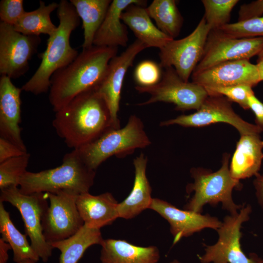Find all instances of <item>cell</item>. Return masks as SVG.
<instances>
[{"instance_id":"6da1fadb","label":"cell","mask_w":263,"mask_h":263,"mask_svg":"<svg viewBox=\"0 0 263 263\" xmlns=\"http://www.w3.org/2000/svg\"><path fill=\"white\" fill-rule=\"evenodd\" d=\"M52 124L73 150L93 141L110 128H116L106 102L95 89L80 94L56 112Z\"/></svg>"},{"instance_id":"7a4b0ae2","label":"cell","mask_w":263,"mask_h":263,"mask_svg":"<svg viewBox=\"0 0 263 263\" xmlns=\"http://www.w3.org/2000/svg\"><path fill=\"white\" fill-rule=\"evenodd\" d=\"M117 50V47L93 45L82 50L70 64L56 71L51 78L49 90L54 111L63 108L80 94L96 89Z\"/></svg>"},{"instance_id":"3957f363","label":"cell","mask_w":263,"mask_h":263,"mask_svg":"<svg viewBox=\"0 0 263 263\" xmlns=\"http://www.w3.org/2000/svg\"><path fill=\"white\" fill-rule=\"evenodd\" d=\"M57 16L59 24L56 30L49 37L45 50L38 55L41 59L40 65L21 87L22 91L35 95L47 93L52 75L70 64L79 54L70 42L72 32L80 24V18L75 8L70 1L61 0L58 3Z\"/></svg>"},{"instance_id":"277c9868","label":"cell","mask_w":263,"mask_h":263,"mask_svg":"<svg viewBox=\"0 0 263 263\" xmlns=\"http://www.w3.org/2000/svg\"><path fill=\"white\" fill-rule=\"evenodd\" d=\"M95 170L89 168L76 150L63 157L61 165L55 168L33 172L26 171L19 181L23 194L54 192L61 190L80 194L89 192L94 184Z\"/></svg>"},{"instance_id":"5b68a950","label":"cell","mask_w":263,"mask_h":263,"mask_svg":"<svg viewBox=\"0 0 263 263\" xmlns=\"http://www.w3.org/2000/svg\"><path fill=\"white\" fill-rule=\"evenodd\" d=\"M220 169L215 172L202 168H192L190 170L192 183L186 187V191L194 194L184 207L185 210L201 213L206 204L216 206L221 203L222 208L230 215L238 213L243 205H237L232 197L234 188H241L240 181L233 178L229 169V155H224Z\"/></svg>"},{"instance_id":"8992f818","label":"cell","mask_w":263,"mask_h":263,"mask_svg":"<svg viewBox=\"0 0 263 263\" xmlns=\"http://www.w3.org/2000/svg\"><path fill=\"white\" fill-rule=\"evenodd\" d=\"M151 144L141 120L131 115L123 128L111 127L97 138L76 150L91 169H96L110 157H124Z\"/></svg>"},{"instance_id":"52a82bcc","label":"cell","mask_w":263,"mask_h":263,"mask_svg":"<svg viewBox=\"0 0 263 263\" xmlns=\"http://www.w3.org/2000/svg\"><path fill=\"white\" fill-rule=\"evenodd\" d=\"M251 212V207L244 204L237 214L224 218L222 225L216 230L219 236L217 242L211 245L205 244L204 254L197 255L201 263H263V260L256 253L246 256L241 247L242 225L249 220Z\"/></svg>"},{"instance_id":"ba28073f","label":"cell","mask_w":263,"mask_h":263,"mask_svg":"<svg viewBox=\"0 0 263 263\" xmlns=\"http://www.w3.org/2000/svg\"><path fill=\"white\" fill-rule=\"evenodd\" d=\"M45 193L23 194L18 187L0 190V202H6L19 211L24 224L25 232L31 245L40 259L47 262L54 248L46 241L42 231V219L49 206Z\"/></svg>"},{"instance_id":"9c48e42d","label":"cell","mask_w":263,"mask_h":263,"mask_svg":"<svg viewBox=\"0 0 263 263\" xmlns=\"http://www.w3.org/2000/svg\"><path fill=\"white\" fill-rule=\"evenodd\" d=\"M140 93H148L150 98L138 106L157 102L171 103L177 110H197L208 94L204 87L193 82L182 79L173 67L164 68L162 77L157 84L150 86H136Z\"/></svg>"},{"instance_id":"30bf717a","label":"cell","mask_w":263,"mask_h":263,"mask_svg":"<svg viewBox=\"0 0 263 263\" xmlns=\"http://www.w3.org/2000/svg\"><path fill=\"white\" fill-rule=\"evenodd\" d=\"M50 206L42 219L43 236L48 243L66 239L84 225L76 205L79 195L71 190L45 192Z\"/></svg>"},{"instance_id":"8fae6325","label":"cell","mask_w":263,"mask_h":263,"mask_svg":"<svg viewBox=\"0 0 263 263\" xmlns=\"http://www.w3.org/2000/svg\"><path fill=\"white\" fill-rule=\"evenodd\" d=\"M210 30L203 17L189 35L180 39H172L160 49V66L173 67L180 78L188 82L201 59Z\"/></svg>"},{"instance_id":"7c38bea8","label":"cell","mask_w":263,"mask_h":263,"mask_svg":"<svg viewBox=\"0 0 263 263\" xmlns=\"http://www.w3.org/2000/svg\"><path fill=\"white\" fill-rule=\"evenodd\" d=\"M193 113L181 115L161 122V126L177 124L185 127H201L223 122L235 127L241 135L258 134L263 130L243 120L233 110L231 102L220 95L208 94L201 107Z\"/></svg>"},{"instance_id":"4fadbf2b","label":"cell","mask_w":263,"mask_h":263,"mask_svg":"<svg viewBox=\"0 0 263 263\" xmlns=\"http://www.w3.org/2000/svg\"><path fill=\"white\" fill-rule=\"evenodd\" d=\"M263 49V37L235 38L219 29L211 30L201 59L193 73L201 72L225 61L249 60Z\"/></svg>"},{"instance_id":"5bb4252c","label":"cell","mask_w":263,"mask_h":263,"mask_svg":"<svg viewBox=\"0 0 263 263\" xmlns=\"http://www.w3.org/2000/svg\"><path fill=\"white\" fill-rule=\"evenodd\" d=\"M41 42L39 36H27L0 22V74L11 78L24 75Z\"/></svg>"},{"instance_id":"9a60e30c","label":"cell","mask_w":263,"mask_h":263,"mask_svg":"<svg viewBox=\"0 0 263 263\" xmlns=\"http://www.w3.org/2000/svg\"><path fill=\"white\" fill-rule=\"evenodd\" d=\"M146 48V46L136 39L119 56L113 58L101 83L95 89L106 102L116 128H120L117 113L124 77L136 56Z\"/></svg>"},{"instance_id":"2e32d148","label":"cell","mask_w":263,"mask_h":263,"mask_svg":"<svg viewBox=\"0 0 263 263\" xmlns=\"http://www.w3.org/2000/svg\"><path fill=\"white\" fill-rule=\"evenodd\" d=\"M192 82L205 88L244 85L252 88L259 83V75L255 64L249 60L223 62L191 75Z\"/></svg>"},{"instance_id":"e0dca14e","label":"cell","mask_w":263,"mask_h":263,"mask_svg":"<svg viewBox=\"0 0 263 263\" xmlns=\"http://www.w3.org/2000/svg\"><path fill=\"white\" fill-rule=\"evenodd\" d=\"M149 209L157 212L169 223L173 237V245L182 238L189 237L204 228L216 230L222 224L217 217L182 210L159 198H152Z\"/></svg>"},{"instance_id":"ac0fdd59","label":"cell","mask_w":263,"mask_h":263,"mask_svg":"<svg viewBox=\"0 0 263 263\" xmlns=\"http://www.w3.org/2000/svg\"><path fill=\"white\" fill-rule=\"evenodd\" d=\"M21 88L17 87L6 75L0 77V137L27 152L21 138Z\"/></svg>"},{"instance_id":"d6986e66","label":"cell","mask_w":263,"mask_h":263,"mask_svg":"<svg viewBox=\"0 0 263 263\" xmlns=\"http://www.w3.org/2000/svg\"><path fill=\"white\" fill-rule=\"evenodd\" d=\"M118 203L110 192L93 195L87 192L78 195L76 199V207L84 225L97 229L111 225L119 218Z\"/></svg>"},{"instance_id":"ffe728a7","label":"cell","mask_w":263,"mask_h":263,"mask_svg":"<svg viewBox=\"0 0 263 263\" xmlns=\"http://www.w3.org/2000/svg\"><path fill=\"white\" fill-rule=\"evenodd\" d=\"M263 140L258 134L241 135L229 166L237 180L257 176L263 159Z\"/></svg>"},{"instance_id":"44dd1931","label":"cell","mask_w":263,"mask_h":263,"mask_svg":"<svg viewBox=\"0 0 263 263\" xmlns=\"http://www.w3.org/2000/svg\"><path fill=\"white\" fill-rule=\"evenodd\" d=\"M145 7L146 1L141 0H112L106 16L96 32L93 45L99 47H126L129 40L126 26L121 20V13L130 5Z\"/></svg>"},{"instance_id":"7402d4cb","label":"cell","mask_w":263,"mask_h":263,"mask_svg":"<svg viewBox=\"0 0 263 263\" xmlns=\"http://www.w3.org/2000/svg\"><path fill=\"white\" fill-rule=\"evenodd\" d=\"M147 163L148 158L143 153L134 159L133 188L128 196L118 203L119 218L131 219L149 208L152 198L151 188L146 175Z\"/></svg>"},{"instance_id":"603a6c76","label":"cell","mask_w":263,"mask_h":263,"mask_svg":"<svg viewBox=\"0 0 263 263\" xmlns=\"http://www.w3.org/2000/svg\"><path fill=\"white\" fill-rule=\"evenodd\" d=\"M100 259L102 263H158L160 252L154 245L140 246L124 240H104Z\"/></svg>"},{"instance_id":"cb8c5ba5","label":"cell","mask_w":263,"mask_h":263,"mask_svg":"<svg viewBox=\"0 0 263 263\" xmlns=\"http://www.w3.org/2000/svg\"><path fill=\"white\" fill-rule=\"evenodd\" d=\"M120 19L132 30L137 39L147 48L160 49L173 39L154 25L144 6L135 4L130 5L121 13Z\"/></svg>"},{"instance_id":"d4e9b609","label":"cell","mask_w":263,"mask_h":263,"mask_svg":"<svg viewBox=\"0 0 263 263\" xmlns=\"http://www.w3.org/2000/svg\"><path fill=\"white\" fill-rule=\"evenodd\" d=\"M104 240L100 229L90 228L84 225L71 237L49 244L60 251L59 263H77L90 246L101 245Z\"/></svg>"},{"instance_id":"484cf974","label":"cell","mask_w":263,"mask_h":263,"mask_svg":"<svg viewBox=\"0 0 263 263\" xmlns=\"http://www.w3.org/2000/svg\"><path fill=\"white\" fill-rule=\"evenodd\" d=\"M0 233L1 238L10 245L15 263H38L40 258L29 244L27 235L16 227L2 202H0Z\"/></svg>"},{"instance_id":"4316f807","label":"cell","mask_w":263,"mask_h":263,"mask_svg":"<svg viewBox=\"0 0 263 263\" xmlns=\"http://www.w3.org/2000/svg\"><path fill=\"white\" fill-rule=\"evenodd\" d=\"M82 21L84 40L82 50L93 46L94 36L101 25L111 0H70Z\"/></svg>"},{"instance_id":"83f0119b","label":"cell","mask_w":263,"mask_h":263,"mask_svg":"<svg viewBox=\"0 0 263 263\" xmlns=\"http://www.w3.org/2000/svg\"><path fill=\"white\" fill-rule=\"evenodd\" d=\"M39 3L37 9L25 12L13 26L17 31L27 36H39L40 34H45L49 37L56 32L57 26L52 22L50 15L57 9L58 3L53 2L46 5L42 0Z\"/></svg>"},{"instance_id":"f1b7e54d","label":"cell","mask_w":263,"mask_h":263,"mask_svg":"<svg viewBox=\"0 0 263 263\" xmlns=\"http://www.w3.org/2000/svg\"><path fill=\"white\" fill-rule=\"evenodd\" d=\"M146 10L161 31L173 39L178 36L183 19L175 0H154Z\"/></svg>"},{"instance_id":"f546056e","label":"cell","mask_w":263,"mask_h":263,"mask_svg":"<svg viewBox=\"0 0 263 263\" xmlns=\"http://www.w3.org/2000/svg\"><path fill=\"white\" fill-rule=\"evenodd\" d=\"M238 0H203L204 17L210 30H216L229 23L232 9Z\"/></svg>"},{"instance_id":"4dcf8cb0","label":"cell","mask_w":263,"mask_h":263,"mask_svg":"<svg viewBox=\"0 0 263 263\" xmlns=\"http://www.w3.org/2000/svg\"><path fill=\"white\" fill-rule=\"evenodd\" d=\"M30 154L26 153L0 163V189L18 187L19 181L27 171Z\"/></svg>"},{"instance_id":"1f68e13d","label":"cell","mask_w":263,"mask_h":263,"mask_svg":"<svg viewBox=\"0 0 263 263\" xmlns=\"http://www.w3.org/2000/svg\"><path fill=\"white\" fill-rule=\"evenodd\" d=\"M218 29L232 38L263 37V17L228 23Z\"/></svg>"},{"instance_id":"d6a6232c","label":"cell","mask_w":263,"mask_h":263,"mask_svg":"<svg viewBox=\"0 0 263 263\" xmlns=\"http://www.w3.org/2000/svg\"><path fill=\"white\" fill-rule=\"evenodd\" d=\"M205 89L208 94L224 96L231 102L238 103L244 110L249 109L248 97L254 93L252 87L244 85Z\"/></svg>"},{"instance_id":"836d02e7","label":"cell","mask_w":263,"mask_h":263,"mask_svg":"<svg viewBox=\"0 0 263 263\" xmlns=\"http://www.w3.org/2000/svg\"><path fill=\"white\" fill-rule=\"evenodd\" d=\"M162 68L155 62L146 60L136 66L134 77L138 86L147 87L158 83L162 77Z\"/></svg>"},{"instance_id":"e575fe53","label":"cell","mask_w":263,"mask_h":263,"mask_svg":"<svg viewBox=\"0 0 263 263\" xmlns=\"http://www.w3.org/2000/svg\"><path fill=\"white\" fill-rule=\"evenodd\" d=\"M25 12L22 0H1L0 1V22L14 26Z\"/></svg>"},{"instance_id":"d590c367","label":"cell","mask_w":263,"mask_h":263,"mask_svg":"<svg viewBox=\"0 0 263 263\" xmlns=\"http://www.w3.org/2000/svg\"><path fill=\"white\" fill-rule=\"evenodd\" d=\"M238 14V21L261 17L263 14V0H258L242 5Z\"/></svg>"},{"instance_id":"8d00e7d4","label":"cell","mask_w":263,"mask_h":263,"mask_svg":"<svg viewBox=\"0 0 263 263\" xmlns=\"http://www.w3.org/2000/svg\"><path fill=\"white\" fill-rule=\"evenodd\" d=\"M26 153L12 142L0 137V163Z\"/></svg>"},{"instance_id":"74e56055","label":"cell","mask_w":263,"mask_h":263,"mask_svg":"<svg viewBox=\"0 0 263 263\" xmlns=\"http://www.w3.org/2000/svg\"><path fill=\"white\" fill-rule=\"evenodd\" d=\"M248 105L249 109L255 115L256 125L263 130V103L255 96L253 93L248 97Z\"/></svg>"},{"instance_id":"f35d334b","label":"cell","mask_w":263,"mask_h":263,"mask_svg":"<svg viewBox=\"0 0 263 263\" xmlns=\"http://www.w3.org/2000/svg\"><path fill=\"white\" fill-rule=\"evenodd\" d=\"M256 195L258 203L263 207V174H258L254 181Z\"/></svg>"},{"instance_id":"ab89813d","label":"cell","mask_w":263,"mask_h":263,"mask_svg":"<svg viewBox=\"0 0 263 263\" xmlns=\"http://www.w3.org/2000/svg\"><path fill=\"white\" fill-rule=\"evenodd\" d=\"M12 249L10 245L0 238V263H6L8 259V251Z\"/></svg>"},{"instance_id":"60d3db41","label":"cell","mask_w":263,"mask_h":263,"mask_svg":"<svg viewBox=\"0 0 263 263\" xmlns=\"http://www.w3.org/2000/svg\"><path fill=\"white\" fill-rule=\"evenodd\" d=\"M255 65L258 71L261 82L263 81V49L258 54L257 63Z\"/></svg>"},{"instance_id":"b9f144b4","label":"cell","mask_w":263,"mask_h":263,"mask_svg":"<svg viewBox=\"0 0 263 263\" xmlns=\"http://www.w3.org/2000/svg\"><path fill=\"white\" fill-rule=\"evenodd\" d=\"M170 263H181L177 260H174L172 261Z\"/></svg>"}]
</instances>
